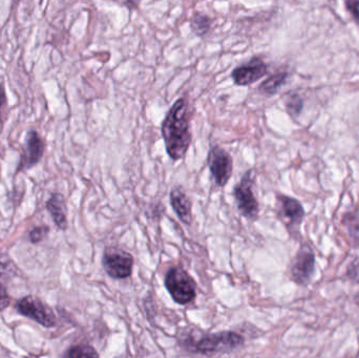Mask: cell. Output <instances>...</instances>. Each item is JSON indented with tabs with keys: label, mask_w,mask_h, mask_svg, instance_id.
<instances>
[{
	"label": "cell",
	"mask_w": 359,
	"mask_h": 358,
	"mask_svg": "<svg viewBox=\"0 0 359 358\" xmlns=\"http://www.w3.org/2000/svg\"><path fill=\"white\" fill-rule=\"evenodd\" d=\"M346 219L350 221L349 223H347V225L350 233H351V237H353L354 241H358L359 243V221L353 216H350V218Z\"/></svg>",
	"instance_id": "ffe728a7"
},
{
	"label": "cell",
	"mask_w": 359,
	"mask_h": 358,
	"mask_svg": "<svg viewBox=\"0 0 359 358\" xmlns=\"http://www.w3.org/2000/svg\"><path fill=\"white\" fill-rule=\"evenodd\" d=\"M63 358H99V355L93 347L88 345H78L69 349Z\"/></svg>",
	"instance_id": "2e32d148"
},
{
	"label": "cell",
	"mask_w": 359,
	"mask_h": 358,
	"mask_svg": "<svg viewBox=\"0 0 359 358\" xmlns=\"http://www.w3.org/2000/svg\"><path fill=\"white\" fill-rule=\"evenodd\" d=\"M207 164L215 184L219 187L226 186L233 170V161L230 153L219 145H215L209 151Z\"/></svg>",
	"instance_id": "5b68a950"
},
{
	"label": "cell",
	"mask_w": 359,
	"mask_h": 358,
	"mask_svg": "<svg viewBox=\"0 0 359 358\" xmlns=\"http://www.w3.org/2000/svg\"><path fill=\"white\" fill-rule=\"evenodd\" d=\"M304 102L301 97L297 94H292L288 97L286 101V107L288 113L292 117H297L303 109Z\"/></svg>",
	"instance_id": "e0dca14e"
},
{
	"label": "cell",
	"mask_w": 359,
	"mask_h": 358,
	"mask_svg": "<svg viewBox=\"0 0 359 358\" xmlns=\"http://www.w3.org/2000/svg\"><path fill=\"white\" fill-rule=\"evenodd\" d=\"M48 228L46 226H40L36 227L33 230L29 233V240H31L33 243H37V242L41 241L44 237H46V233H48Z\"/></svg>",
	"instance_id": "d6986e66"
},
{
	"label": "cell",
	"mask_w": 359,
	"mask_h": 358,
	"mask_svg": "<svg viewBox=\"0 0 359 358\" xmlns=\"http://www.w3.org/2000/svg\"><path fill=\"white\" fill-rule=\"evenodd\" d=\"M287 79H288V74L287 73H278L270 76L265 81L262 82L259 88V92L262 94L267 95V96L276 94L278 90L286 83Z\"/></svg>",
	"instance_id": "9a60e30c"
},
{
	"label": "cell",
	"mask_w": 359,
	"mask_h": 358,
	"mask_svg": "<svg viewBox=\"0 0 359 358\" xmlns=\"http://www.w3.org/2000/svg\"><path fill=\"white\" fill-rule=\"evenodd\" d=\"M25 141H27V147L21 158L20 165H19L20 170H27L35 165L43 155L44 144L37 132L34 130L29 132Z\"/></svg>",
	"instance_id": "30bf717a"
},
{
	"label": "cell",
	"mask_w": 359,
	"mask_h": 358,
	"mask_svg": "<svg viewBox=\"0 0 359 358\" xmlns=\"http://www.w3.org/2000/svg\"><path fill=\"white\" fill-rule=\"evenodd\" d=\"M166 151L175 162L183 159L191 144L189 106L185 98H179L170 107L161 125Z\"/></svg>",
	"instance_id": "6da1fadb"
},
{
	"label": "cell",
	"mask_w": 359,
	"mask_h": 358,
	"mask_svg": "<svg viewBox=\"0 0 359 358\" xmlns=\"http://www.w3.org/2000/svg\"><path fill=\"white\" fill-rule=\"evenodd\" d=\"M190 29L198 37H204L211 29L212 19L202 12H196L190 17Z\"/></svg>",
	"instance_id": "5bb4252c"
},
{
	"label": "cell",
	"mask_w": 359,
	"mask_h": 358,
	"mask_svg": "<svg viewBox=\"0 0 359 358\" xmlns=\"http://www.w3.org/2000/svg\"><path fill=\"white\" fill-rule=\"evenodd\" d=\"M316 269V256L310 248L306 247L295 256L291 267L293 281L299 285L309 283Z\"/></svg>",
	"instance_id": "9c48e42d"
},
{
	"label": "cell",
	"mask_w": 359,
	"mask_h": 358,
	"mask_svg": "<svg viewBox=\"0 0 359 358\" xmlns=\"http://www.w3.org/2000/svg\"><path fill=\"white\" fill-rule=\"evenodd\" d=\"M280 212L291 224H299L305 216V210L297 200L284 195H278Z\"/></svg>",
	"instance_id": "7c38bea8"
},
{
	"label": "cell",
	"mask_w": 359,
	"mask_h": 358,
	"mask_svg": "<svg viewBox=\"0 0 359 358\" xmlns=\"http://www.w3.org/2000/svg\"><path fill=\"white\" fill-rule=\"evenodd\" d=\"M46 207H48L55 224L60 229L67 228V205H65L63 195H59V193L53 195L50 199L48 200Z\"/></svg>",
	"instance_id": "4fadbf2b"
},
{
	"label": "cell",
	"mask_w": 359,
	"mask_h": 358,
	"mask_svg": "<svg viewBox=\"0 0 359 358\" xmlns=\"http://www.w3.org/2000/svg\"><path fill=\"white\" fill-rule=\"evenodd\" d=\"M103 268L109 277L126 279L132 275L134 259L132 254L118 248H107L103 254Z\"/></svg>",
	"instance_id": "8992f818"
},
{
	"label": "cell",
	"mask_w": 359,
	"mask_h": 358,
	"mask_svg": "<svg viewBox=\"0 0 359 358\" xmlns=\"http://www.w3.org/2000/svg\"><path fill=\"white\" fill-rule=\"evenodd\" d=\"M10 304V298H8V292L6 287L0 283V311L4 310Z\"/></svg>",
	"instance_id": "7402d4cb"
},
{
	"label": "cell",
	"mask_w": 359,
	"mask_h": 358,
	"mask_svg": "<svg viewBox=\"0 0 359 358\" xmlns=\"http://www.w3.org/2000/svg\"><path fill=\"white\" fill-rule=\"evenodd\" d=\"M244 344V338L234 332H221L201 338L194 345V351L201 354L215 355L229 352Z\"/></svg>",
	"instance_id": "3957f363"
},
{
	"label": "cell",
	"mask_w": 359,
	"mask_h": 358,
	"mask_svg": "<svg viewBox=\"0 0 359 358\" xmlns=\"http://www.w3.org/2000/svg\"><path fill=\"white\" fill-rule=\"evenodd\" d=\"M15 273H16V267L14 263L8 256L0 252V277H8V275H15Z\"/></svg>",
	"instance_id": "ac0fdd59"
},
{
	"label": "cell",
	"mask_w": 359,
	"mask_h": 358,
	"mask_svg": "<svg viewBox=\"0 0 359 358\" xmlns=\"http://www.w3.org/2000/svg\"><path fill=\"white\" fill-rule=\"evenodd\" d=\"M170 204L180 220L186 225L192 222V204L185 191L181 187H176L170 193Z\"/></svg>",
	"instance_id": "8fae6325"
},
{
	"label": "cell",
	"mask_w": 359,
	"mask_h": 358,
	"mask_svg": "<svg viewBox=\"0 0 359 358\" xmlns=\"http://www.w3.org/2000/svg\"><path fill=\"white\" fill-rule=\"evenodd\" d=\"M346 6H347V10L349 11L350 14L353 16L354 20L359 25V1H355V0L346 1Z\"/></svg>",
	"instance_id": "44dd1931"
},
{
	"label": "cell",
	"mask_w": 359,
	"mask_h": 358,
	"mask_svg": "<svg viewBox=\"0 0 359 358\" xmlns=\"http://www.w3.org/2000/svg\"><path fill=\"white\" fill-rule=\"evenodd\" d=\"M17 310L20 315L29 317L44 327H54L56 317L50 307L46 306L39 298L25 296L17 304Z\"/></svg>",
	"instance_id": "52a82bcc"
},
{
	"label": "cell",
	"mask_w": 359,
	"mask_h": 358,
	"mask_svg": "<svg viewBox=\"0 0 359 358\" xmlns=\"http://www.w3.org/2000/svg\"><path fill=\"white\" fill-rule=\"evenodd\" d=\"M253 182L255 177L252 176V170H247L233 189L238 212L243 216L250 220H255L259 212V202L252 191Z\"/></svg>",
	"instance_id": "277c9868"
},
{
	"label": "cell",
	"mask_w": 359,
	"mask_h": 358,
	"mask_svg": "<svg viewBox=\"0 0 359 358\" xmlns=\"http://www.w3.org/2000/svg\"><path fill=\"white\" fill-rule=\"evenodd\" d=\"M268 65L259 57H253L249 62L238 65L232 71L231 79L238 86H248L267 75Z\"/></svg>",
	"instance_id": "ba28073f"
},
{
	"label": "cell",
	"mask_w": 359,
	"mask_h": 358,
	"mask_svg": "<svg viewBox=\"0 0 359 358\" xmlns=\"http://www.w3.org/2000/svg\"><path fill=\"white\" fill-rule=\"evenodd\" d=\"M165 286L175 302L186 305L196 298V285L192 277L184 269H170L165 277Z\"/></svg>",
	"instance_id": "7a4b0ae2"
},
{
	"label": "cell",
	"mask_w": 359,
	"mask_h": 358,
	"mask_svg": "<svg viewBox=\"0 0 359 358\" xmlns=\"http://www.w3.org/2000/svg\"><path fill=\"white\" fill-rule=\"evenodd\" d=\"M6 94H4V88L0 85V118H1V111L4 109V104H6Z\"/></svg>",
	"instance_id": "603a6c76"
},
{
	"label": "cell",
	"mask_w": 359,
	"mask_h": 358,
	"mask_svg": "<svg viewBox=\"0 0 359 358\" xmlns=\"http://www.w3.org/2000/svg\"><path fill=\"white\" fill-rule=\"evenodd\" d=\"M355 303H356V304H358V306H359V292H358V294H356V296H355Z\"/></svg>",
	"instance_id": "cb8c5ba5"
}]
</instances>
